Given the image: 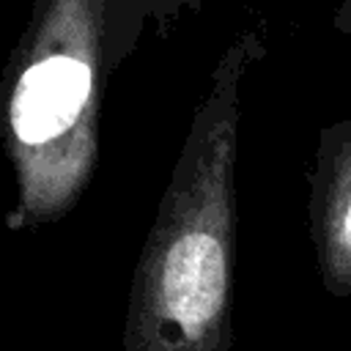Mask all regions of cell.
I'll list each match as a JSON object with an SVG mask.
<instances>
[{
	"label": "cell",
	"mask_w": 351,
	"mask_h": 351,
	"mask_svg": "<svg viewBox=\"0 0 351 351\" xmlns=\"http://www.w3.org/2000/svg\"><path fill=\"white\" fill-rule=\"evenodd\" d=\"M90 93V69L82 60L58 55L30 66L11 104L14 132L22 143L38 145L63 134Z\"/></svg>",
	"instance_id": "6da1fadb"
},
{
	"label": "cell",
	"mask_w": 351,
	"mask_h": 351,
	"mask_svg": "<svg viewBox=\"0 0 351 351\" xmlns=\"http://www.w3.org/2000/svg\"><path fill=\"white\" fill-rule=\"evenodd\" d=\"M162 296L167 310L186 332L203 329L219 310L225 296V255L214 236H181L162 269Z\"/></svg>",
	"instance_id": "7a4b0ae2"
},
{
	"label": "cell",
	"mask_w": 351,
	"mask_h": 351,
	"mask_svg": "<svg viewBox=\"0 0 351 351\" xmlns=\"http://www.w3.org/2000/svg\"><path fill=\"white\" fill-rule=\"evenodd\" d=\"M346 233H348V241H351V203H348V214H346Z\"/></svg>",
	"instance_id": "3957f363"
}]
</instances>
